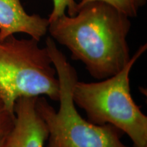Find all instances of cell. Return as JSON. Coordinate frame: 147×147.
Returning <instances> with one entry per match:
<instances>
[{
    "instance_id": "2",
    "label": "cell",
    "mask_w": 147,
    "mask_h": 147,
    "mask_svg": "<svg viewBox=\"0 0 147 147\" xmlns=\"http://www.w3.org/2000/svg\"><path fill=\"white\" fill-rule=\"evenodd\" d=\"M45 47L59 82V108L57 111L43 96L37 97L36 107L49 130L47 147H128L121 140V130L110 124L97 125L78 113L72 98L78 80L76 69L51 37Z\"/></svg>"
},
{
    "instance_id": "3",
    "label": "cell",
    "mask_w": 147,
    "mask_h": 147,
    "mask_svg": "<svg viewBox=\"0 0 147 147\" xmlns=\"http://www.w3.org/2000/svg\"><path fill=\"white\" fill-rule=\"evenodd\" d=\"M146 49V44L140 46L117 74L97 82L77 80L72 90L74 102L85 111L90 123L115 127L129 137L134 147H147V117L132 98L129 74Z\"/></svg>"
},
{
    "instance_id": "11",
    "label": "cell",
    "mask_w": 147,
    "mask_h": 147,
    "mask_svg": "<svg viewBox=\"0 0 147 147\" xmlns=\"http://www.w3.org/2000/svg\"><path fill=\"white\" fill-rule=\"evenodd\" d=\"M1 99H0V104H1ZM1 104H2V103H1Z\"/></svg>"
},
{
    "instance_id": "8",
    "label": "cell",
    "mask_w": 147,
    "mask_h": 147,
    "mask_svg": "<svg viewBox=\"0 0 147 147\" xmlns=\"http://www.w3.org/2000/svg\"><path fill=\"white\" fill-rule=\"evenodd\" d=\"M78 3L75 0H53V8L49 17V23L52 22L57 18L65 14L67 10V15L72 16L77 13Z\"/></svg>"
},
{
    "instance_id": "9",
    "label": "cell",
    "mask_w": 147,
    "mask_h": 147,
    "mask_svg": "<svg viewBox=\"0 0 147 147\" xmlns=\"http://www.w3.org/2000/svg\"><path fill=\"white\" fill-rule=\"evenodd\" d=\"M14 115H12L0 104V136L8 134L14 123Z\"/></svg>"
},
{
    "instance_id": "6",
    "label": "cell",
    "mask_w": 147,
    "mask_h": 147,
    "mask_svg": "<svg viewBox=\"0 0 147 147\" xmlns=\"http://www.w3.org/2000/svg\"><path fill=\"white\" fill-rule=\"evenodd\" d=\"M49 25L48 18L27 14L21 0H0V40L23 33L40 42Z\"/></svg>"
},
{
    "instance_id": "10",
    "label": "cell",
    "mask_w": 147,
    "mask_h": 147,
    "mask_svg": "<svg viewBox=\"0 0 147 147\" xmlns=\"http://www.w3.org/2000/svg\"><path fill=\"white\" fill-rule=\"evenodd\" d=\"M7 134L0 136V147H6V136Z\"/></svg>"
},
{
    "instance_id": "4",
    "label": "cell",
    "mask_w": 147,
    "mask_h": 147,
    "mask_svg": "<svg viewBox=\"0 0 147 147\" xmlns=\"http://www.w3.org/2000/svg\"><path fill=\"white\" fill-rule=\"evenodd\" d=\"M45 95L59 101V82L47 48L39 41L18 39L14 35L0 40V99L12 115L22 97Z\"/></svg>"
},
{
    "instance_id": "7",
    "label": "cell",
    "mask_w": 147,
    "mask_h": 147,
    "mask_svg": "<svg viewBox=\"0 0 147 147\" xmlns=\"http://www.w3.org/2000/svg\"><path fill=\"white\" fill-rule=\"evenodd\" d=\"M93 1H102L107 3L129 18L136 17L140 10L145 6L147 2V0H80L78 3V7Z\"/></svg>"
},
{
    "instance_id": "5",
    "label": "cell",
    "mask_w": 147,
    "mask_h": 147,
    "mask_svg": "<svg viewBox=\"0 0 147 147\" xmlns=\"http://www.w3.org/2000/svg\"><path fill=\"white\" fill-rule=\"evenodd\" d=\"M37 97L16 101L14 123L6 136V147H45L49 130L36 107Z\"/></svg>"
},
{
    "instance_id": "1",
    "label": "cell",
    "mask_w": 147,
    "mask_h": 147,
    "mask_svg": "<svg viewBox=\"0 0 147 147\" xmlns=\"http://www.w3.org/2000/svg\"><path fill=\"white\" fill-rule=\"evenodd\" d=\"M129 17L108 3L93 1L78 6L76 15L65 14L49 23L51 38L84 64L91 76L110 78L131 59L127 42Z\"/></svg>"
}]
</instances>
